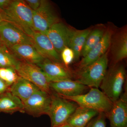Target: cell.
<instances>
[{
  "mask_svg": "<svg viewBox=\"0 0 127 127\" xmlns=\"http://www.w3.org/2000/svg\"><path fill=\"white\" fill-rule=\"evenodd\" d=\"M20 77L15 68L0 67V79L5 82L9 87Z\"/></svg>",
  "mask_w": 127,
  "mask_h": 127,
  "instance_id": "24",
  "label": "cell"
},
{
  "mask_svg": "<svg viewBox=\"0 0 127 127\" xmlns=\"http://www.w3.org/2000/svg\"><path fill=\"white\" fill-rule=\"evenodd\" d=\"M91 31L90 29L79 30L72 28L68 47L74 52L75 61L79 60L85 41Z\"/></svg>",
  "mask_w": 127,
  "mask_h": 127,
  "instance_id": "21",
  "label": "cell"
},
{
  "mask_svg": "<svg viewBox=\"0 0 127 127\" xmlns=\"http://www.w3.org/2000/svg\"><path fill=\"white\" fill-rule=\"evenodd\" d=\"M39 90L33 83L20 77L10 87L9 91L23 103Z\"/></svg>",
  "mask_w": 127,
  "mask_h": 127,
  "instance_id": "18",
  "label": "cell"
},
{
  "mask_svg": "<svg viewBox=\"0 0 127 127\" xmlns=\"http://www.w3.org/2000/svg\"><path fill=\"white\" fill-rule=\"evenodd\" d=\"M51 95V102L47 115L51 119V127H57L66 123L78 106L54 93L52 92Z\"/></svg>",
  "mask_w": 127,
  "mask_h": 127,
  "instance_id": "5",
  "label": "cell"
},
{
  "mask_svg": "<svg viewBox=\"0 0 127 127\" xmlns=\"http://www.w3.org/2000/svg\"><path fill=\"white\" fill-rule=\"evenodd\" d=\"M9 48L21 61L37 65L45 59L31 45L20 44Z\"/></svg>",
  "mask_w": 127,
  "mask_h": 127,
  "instance_id": "16",
  "label": "cell"
},
{
  "mask_svg": "<svg viewBox=\"0 0 127 127\" xmlns=\"http://www.w3.org/2000/svg\"><path fill=\"white\" fill-rule=\"evenodd\" d=\"M5 21L4 13L2 10L0 9V22Z\"/></svg>",
  "mask_w": 127,
  "mask_h": 127,
  "instance_id": "30",
  "label": "cell"
},
{
  "mask_svg": "<svg viewBox=\"0 0 127 127\" xmlns=\"http://www.w3.org/2000/svg\"><path fill=\"white\" fill-rule=\"evenodd\" d=\"M111 53L114 64L119 63L127 57V32L121 30L111 39Z\"/></svg>",
  "mask_w": 127,
  "mask_h": 127,
  "instance_id": "17",
  "label": "cell"
},
{
  "mask_svg": "<svg viewBox=\"0 0 127 127\" xmlns=\"http://www.w3.org/2000/svg\"><path fill=\"white\" fill-rule=\"evenodd\" d=\"M5 21L16 25L31 36L35 32L33 21V11L23 0H12L3 11Z\"/></svg>",
  "mask_w": 127,
  "mask_h": 127,
  "instance_id": "1",
  "label": "cell"
},
{
  "mask_svg": "<svg viewBox=\"0 0 127 127\" xmlns=\"http://www.w3.org/2000/svg\"><path fill=\"white\" fill-rule=\"evenodd\" d=\"M31 37L33 41V46L44 58L63 64L60 54L46 35L35 32Z\"/></svg>",
  "mask_w": 127,
  "mask_h": 127,
  "instance_id": "14",
  "label": "cell"
},
{
  "mask_svg": "<svg viewBox=\"0 0 127 127\" xmlns=\"http://www.w3.org/2000/svg\"><path fill=\"white\" fill-rule=\"evenodd\" d=\"M51 102V94L39 90L23 103L25 113L34 117L47 115Z\"/></svg>",
  "mask_w": 127,
  "mask_h": 127,
  "instance_id": "9",
  "label": "cell"
},
{
  "mask_svg": "<svg viewBox=\"0 0 127 127\" xmlns=\"http://www.w3.org/2000/svg\"><path fill=\"white\" fill-rule=\"evenodd\" d=\"M36 65L43 71L51 82L72 80L73 78L72 73L63 64L45 58Z\"/></svg>",
  "mask_w": 127,
  "mask_h": 127,
  "instance_id": "10",
  "label": "cell"
},
{
  "mask_svg": "<svg viewBox=\"0 0 127 127\" xmlns=\"http://www.w3.org/2000/svg\"><path fill=\"white\" fill-rule=\"evenodd\" d=\"M111 127H127V88L120 97L113 102L111 110L106 116Z\"/></svg>",
  "mask_w": 127,
  "mask_h": 127,
  "instance_id": "11",
  "label": "cell"
},
{
  "mask_svg": "<svg viewBox=\"0 0 127 127\" xmlns=\"http://www.w3.org/2000/svg\"><path fill=\"white\" fill-rule=\"evenodd\" d=\"M72 30V28L59 22L52 25L46 33L60 55L64 48L68 47Z\"/></svg>",
  "mask_w": 127,
  "mask_h": 127,
  "instance_id": "12",
  "label": "cell"
},
{
  "mask_svg": "<svg viewBox=\"0 0 127 127\" xmlns=\"http://www.w3.org/2000/svg\"><path fill=\"white\" fill-rule=\"evenodd\" d=\"M3 44V43H2V41H1V39L0 37V47L2 46Z\"/></svg>",
  "mask_w": 127,
  "mask_h": 127,
  "instance_id": "32",
  "label": "cell"
},
{
  "mask_svg": "<svg viewBox=\"0 0 127 127\" xmlns=\"http://www.w3.org/2000/svg\"><path fill=\"white\" fill-rule=\"evenodd\" d=\"M106 114L103 113H99L85 127H106Z\"/></svg>",
  "mask_w": 127,
  "mask_h": 127,
  "instance_id": "26",
  "label": "cell"
},
{
  "mask_svg": "<svg viewBox=\"0 0 127 127\" xmlns=\"http://www.w3.org/2000/svg\"><path fill=\"white\" fill-rule=\"evenodd\" d=\"M60 56L63 64L67 68L73 61H75L74 52L68 47L64 48L60 53Z\"/></svg>",
  "mask_w": 127,
  "mask_h": 127,
  "instance_id": "25",
  "label": "cell"
},
{
  "mask_svg": "<svg viewBox=\"0 0 127 127\" xmlns=\"http://www.w3.org/2000/svg\"><path fill=\"white\" fill-rule=\"evenodd\" d=\"M33 21L35 32L46 35L51 27L60 22L50 1L41 0L40 7L33 11Z\"/></svg>",
  "mask_w": 127,
  "mask_h": 127,
  "instance_id": "7",
  "label": "cell"
},
{
  "mask_svg": "<svg viewBox=\"0 0 127 127\" xmlns=\"http://www.w3.org/2000/svg\"><path fill=\"white\" fill-rule=\"evenodd\" d=\"M74 102L79 106L84 107L103 113L106 116L111 110L113 102L98 88H92L82 95L64 97Z\"/></svg>",
  "mask_w": 127,
  "mask_h": 127,
  "instance_id": "4",
  "label": "cell"
},
{
  "mask_svg": "<svg viewBox=\"0 0 127 127\" xmlns=\"http://www.w3.org/2000/svg\"><path fill=\"white\" fill-rule=\"evenodd\" d=\"M9 88L5 82L0 79V95L9 91Z\"/></svg>",
  "mask_w": 127,
  "mask_h": 127,
  "instance_id": "28",
  "label": "cell"
},
{
  "mask_svg": "<svg viewBox=\"0 0 127 127\" xmlns=\"http://www.w3.org/2000/svg\"><path fill=\"white\" fill-rule=\"evenodd\" d=\"M105 31L103 28L100 27L91 30L85 41L81 56L84 57L99 43L102 39Z\"/></svg>",
  "mask_w": 127,
  "mask_h": 127,
  "instance_id": "22",
  "label": "cell"
},
{
  "mask_svg": "<svg viewBox=\"0 0 127 127\" xmlns=\"http://www.w3.org/2000/svg\"><path fill=\"white\" fill-rule=\"evenodd\" d=\"M108 50L98 60L76 74V81L89 88L100 87L108 65Z\"/></svg>",
  "mask_w": 127,
  "mask_h": 127,
  "instance_id": "3",
  "label": "cell"
},
{
  "mask_svg": "<svg viewBox=\"0 0 127 127\" xmlns=\"http://www.w3.org/2000/svg\"><path fill=\"white\" fill-rule=\"evenodd\" d=\"M25 113L23 102L9 91L0 95V113L12 114Z\"/></svg>",
  "mask_w": 127,
  "mask_h": 127,
  "instance_id": "20",
  "label": "cell"
},
{
  "mask_svg": "<svg viewBox=\"0 0 127 127\" xmlns=\"http://www.w3.org/2000/svg\"><path fill=\"white\" fill-rule=\"evenodd\" d=\"M113 32L106 31L102 39L95 47L83 57L78 65V71L86 68L98 60L108 50L111 46Z\"/></svg>",
  "mask_w": 127,
  "mask_h": 127,
  "instance_id": "13",
  "label": "cell"
},
{
  "mask_svg": "<svg viewBox=\"0 0 127 127\" xmlns=\"http://www.w3.org/2000/svg\"><path fill=\"white\" fill-rule=\"evenodd\" d=\"M99 113L96 110L78 106L66 124L73 127H85Z\"/></svg>",
  "mask_w": 127,
  "mask_h": 127,
  "instance_id": "19",
  "label": "cell"
},
{
  "mask_svg": "<svg viewBox=\"0 0 127 127\" xmlns=\"http://www.w3.org/2000/svg\"><path fill=\"white\" fill-rule=\"evenodd\" d=\"M20 77L27 79L41 90L51 94V82L43 71L36 65L20 61L15 68Z\"/></svg>",
  "mask_w": 127,
  "mask_h": 127,
  "instance_id": "6",
  "label": "cell"
},
{
  "mask_svg": "<svg viewBox=\"0 0 127 127\" xmlns=\"http://www.w3.org/2000/svg\"><path fill=\"white\" fill-rule=\"evenodd\" d=\"M20 61L6 46L3 44L0 47V67H12L15 69Z\"/></svg>",
  "mask_w": 127,
  "mask_h": 127,
  "instance_id": "23",
  "label": "cell"
},
{
  "mask_svg": "<svg viewBox=\"0 0 127 127\" xmlns=\"http://www.w3.org/2000/svg\"><path fill=\"white\" fill-rule=\"evenodd\" d=\"M0 37L2 43L8 48L20 44L33 46L31 37L16 25L7 21L0 22Z\"/></svg>",
  "mask_w": 127,
  "mask_h": 127,
  "instance_id": "8",
  "label": "cell"
},
{
  "mask_svg": "<svg viewBox=\"0 0 127 127\" xmlns=\"http://www.w3.org/2000/svg\"><path fill=\"white\" fill-rule=\"evenodd\" d=\"M25 1L32 11L37 10L40 6L41 2V0H26Z\"/></svg>",
  "mask_w": 127,
  "mask_h": 127,
  "instance_id": "27",
  "label": "cell"
},
{
  "mask_svg": "<svg viewBox=\"0 0 127 127\" xmlns=\"http://www.w3.org/2000/svg\"><path fill=\"white\" fill-rule=\"evenodd\" d=\"M73 127L71 126V125H68V124H64V125H61V126H59V127Z\"/></svg>",
  "mask_w": 127,
  "mask_h": 127,
  "instance_id": "31",
  "label": "cell"
},
{
  "mask_svg": "<svg viewBox=\"0 0 127 127\" xmlns=\"http://www.w3.org/2000/svg\"><path fill=\"white\" fill-rule=\"evenodd\" d=\"M50 88L52 92L63 98L82 95L90 88L77 81L72 80L51 82Z\"/></svg>",
  "mask_w": 127,
  "mask_h": 127,
  "instance_id": "15",
  "label": "cell"
},
{
  "mask_svg": "<svg viewBox=\"0 0 127 127\" xmlns=\"http://www.w3.org/2000/svg\"><path fill=\"white\" fill-rule=\"evenodd\" d=\"M12 0H0V9L4 11L9 6Z\"/></svg>",
  "mask_w": 127,
  "mask_h": 127,
  "instance_id": "29",
  "label": "cell"
},
{
  "mask_svg": "<svg viewBox=\"0 0 127 127\" xmlns=\"http://www.w3.org/2000/svg\"><path fill=\"white\" fill-rule=\"evenodd\" d=\"M126 77L125 67L119 63L107 70L100 88L112 102L118 100L123 93Z\"/></svg>",
  "mask_w": 127,
  "mask_h": 127,
  "instance_id": "2",
  "label": "cell"
}]
</instances>
